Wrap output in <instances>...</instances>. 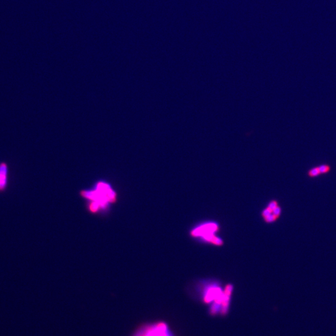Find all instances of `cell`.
I'll list each match as a JSON object with an SVG mask.
<instances>
[{"instance_id": "cell-2", "label": "cell", "mask_w": 336, "mask_h": 336, "mask_svg": "<svg viewBox=\"0 0 336 336\" xmlns=\"http://www.w3.org/2000/svg\"><path fill=\"white\" fill-rule=\"evenodd\" d=\"M131 336H174L167 324L163 321L148 322L138 326Z\"/></svg>"}, {"instance_id": "cell-8", "label": "cell", "mask_w": 336, "mask_h": 336, "mask_svg": "<svg viewBox=\"0 0 336 336\" xmlns=\"http://www.w3.org/2000/svg\"><path fill=\"white\" fill-rule=\"evenodd\" d=\"M277 207V202L272 201V202H271L270 203V204H269L268 207V209H270L271 210H273Z\"/></svg>"}, {"instance_id": "cell-6", "label": "cell", "mask_w": 336, "mask_h": 336, "mask_svg": "<svg viewBox=\"0 0 336 336\" xmlns=\"http://www.w3.org/2000/svg\"><path fill=\"white\" fill-rule=\"evenodd\" d=\"M265 221L267 222H272L275 221V220L277 219V217H276L273 214H271L270 215L268 216V217H265Z\"/></svg>"}, {"instance_id": "cell-1", "label": "cell", "mask_w": 336, "mask_h": 336, "mask_svg": "<svg viewBox=\"0 0 336 336\" xmlns=\"http://www.w3.org/2000/svg\"><path fill=\"white\" fill-rule=\"evenodd\" d=\"M79 195L86 201L88 212L94 215L106 214L118 201L117 191L104 179L97 180L89 188L81 189Z\"/></svg>"}, {"instance_id": "cell-3", "label": "cell", "mask_w": 336, "mask_h": 336, "mask_svg": "<svg viewBox=\"0 0 336 336\" xmlns=\"http://www.w3.org/2000/svg\"><path fill=\"white\" fill-rule=\"evenodd\" d=\"M8 184V166L5 162L0 163V193L5 191Z\"/></svg>"}, {"instance_id": "cell-4", "label": "cell", "mask_w": 336, "mask_h": 336, "mask_svg": "<svg viewBox=\"0 0 336 336\" xmlns=\"http://www.w3.org/2000/svg\"><path fill=\"white\" fill-rule=\"evenodd\" d=\"M320 172V174H326L327 173L331 170V166L327 165H323L318 167Z\"/></svg>"}, {"instance_id": "cell-7", "label": "cell", "mask_w": 336, "mask_h": 336, "mask_svg": "<svg viewBox=\"0 0 336 336\" xmlns=\"http://www.w3.org/2000/svg\"><path fill=\"white\" fill-rule=\"evenodd\" d=\"M280 213H281V209H280V208L278 206L276 207L273 210H272V214H273L277 218L279 215Z\"/></svg>"}, {"instance_id": "cell-9", "label": "cell", "mask_w": 336, "mask_h": 336, "mask_svg": "<svg viewBox=\"0 0 336 336\" xmlns=\"http://www.w3.org/2000/svg\"><path fill=\"white\" fill-rule=\"evenodd\" d=\"M271 214H272V210H271L270 209H269L268 208H267L266 209H265V210L263 211V217L265 218V217H268V216L270 215Z\"/></svg>"}, {"instance_id": "cell-5", "label": "cell", "mask_w": 336, "mask_h": 336, "mask_svg": "<svg viewBox=\"0 0 336 336\" xmlns=\"http://www.w3.org/2000/svg\"><path fill=\"white\" fill-rule=\"evenodd\" d=\"M320 174V172L318 169V167H314V168H312L311 169H310L309 171H308V176H309L311 177V178H314V177H316L318 176H319Z\"/></svg>"}]
</instances>
